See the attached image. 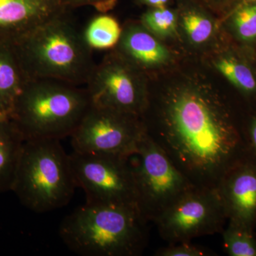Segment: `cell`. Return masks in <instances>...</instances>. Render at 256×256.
<instances>
[{
    "label": "cell",
    "instance_id": "6da1fadb",
    "mask_svg": "<svg viewBox=\"0 0 256 256\" xmlns=\"http://www.w3.org/2000/svg\"><path fill=\"white\" fill-rule=\"evenodd\" d=\"M220 92L184 82L148 89L140 118L146 133L197 188H216L222 178L250 158L248 146Z\"/></svg>",
    "mask_w": 256,
    "mask_h": 256
},
{
    "label": "cell",
    "instance_id": "7a4b0ae2",
    "mask_svg": "<svg viewBox=\"0 0 256 256\" xmlns=\"http://www.w3.org/2000/svg\"><path fill=\"white\" fill-rule=\"evenodd\" d=\"M65 12L12 42L28 80L54 79L86 85L96 63L82 31Z\"/></svg>",
    "mask_w": 256,
    "mask_h": 256
},
{
    "label": "cell",
    "instance_id": "3957f363",
    "mask_svg": "<svg viewBox=\"0 0 256 256\" xmlns=\"http://www.w3.org/2000/svg\"><path fill=\"white\" fill-rule=\"evenodd\" d=\"M148 224L137 207L86 203L60 224V238L82 256H138L148 242Z\"/></svg>",
    "mask_w": 256,
    "mask_h": 256
},
{
    "label": "cell",
    "instance_id": "277c9868",
    "mask_svg": "<svg viewBox=\"0 0 256 256\" xmlns=\"http://www.w3.org/2000/svg\"><path fill=\"white\" fill-rule=\"evenodd\" d=\"M92 106L86 88L54 79L28 80L10 119L24 140L70 137Z\"/></svg>",
    "mask_w": 256,
    "mask_h": 256
},
{
    "label": "cell",
    "instance_id": "5b68a950",
    "mask_svg": "<svg viewBox=\"0 0 256 256\" xmlns=\"http://www.w3.org/2000/svg\"><path fill=\"white\" fill-rule=\"evenodd\" d=\"M77 188L70 154L60 140H24L12 188L23 206L40 214L58 210Z\"/></svg>",
    "mask_w": 256,
    "mask_h": 256
},
{
    "label": "cell",
    "instance_id": "8992f818",
    "mask_svg": "<svg viewBox=\"0 0 256 256\" xmlns=\"http://www.w3.org/2000/svg\"><path fill=\"white\" fill-rule=\"evenodd\" d=\"M129 160L138 210L148 223H154L180 197L196 188L146 133Z\"/></svg>",
    "mask_w": 256,
    "mask_h": 256
},
{
    "label": "cell",
    "instance_id": "52a82bcc",
    "mask_svg": "<svg viewBox=\"0 0 256 256\" xmlns=\"http://www.w3.org/2000/svg\"><path fill=\"white\" fill-rule=\"evenodd\" d=\"M72 170L90 204L138 207L136 183L129 156L73 151Z\"/></svg>",
    "mask_w": 256,
    "mask_h": 256
},
{
    "label": "cell",
    "instance_id": "ba28073f",
    "mask_svg": "<svg viewBox=\"0 0 256 256\" xmlns=\"http://www.w3.org/2000/svg\"><path fill=\"white\" fill-rule=\"evenodd\" d=\"M144 134L138 114L92 105L70 138L75 152L129 156Z\"/></svg>",
    "mask_w": 256,
    "mask_h": 256
},
{
    "label": "cell",
    "instance_id": "9c48e42d",
    "mask_svg": "<svg viewBox=\"0 0 256 256\" xmlns=\"http://www.w3.org/2000/svg\"><path fill=\"white\" fill-rule=\"evenodd\" d=\"M226 214L217 188H192L154 222L168 244L222 233Z\"/></svg>",
    "mask_w": 256,
    "mask_h": 256
},
{
    "label": "cell",
    "instance_id": "30bf717a",
    "mask_svg": "<svg viewBox=\"0 0 256 256\" xmlns=\"http://www.w3.org/2000/svg\"><path fill=\"white\" fill-rule=\"evenodd\" d=\"M92 105L140 116L148 97L144 73L114 50L94 66L86 84Z\"/></svg>",
    "mask_w": 256,
    "mask_h": 256
},
{
    "label": "cell",
    "instance_id": "8fae6325",
    "mask_svg": "<svg viewBox=\"0 0 256 256\" xmlns=\"http://www.w3.org/2000/svg\"><path fill=\"white\" fill-rule=\"evenodd\" d=\"M216 188L228 222L252 230L256 223V160L250 156L234 166Z\"/></svg>",
    "mask_w": 256,
    "mask_h": 256
},
{
    "label": "cell",
    "instance_id": "7c38bea8",
    "mask_svg": "<svg viewBox=\"0 0 256 256\" xmlns=\"http://www.w3.org/2000/svg\"><path fill=\"white\" fill-rule=\"evenodd\" d=\"M70 10L66 0H0V41H14Z\"/></svg>",
    "mask_w": 256,
    "mask_h": 256
},
{
    "label": "cell",
    "instance_id": "4fadbf2b",
    "mask_svg": "<svg viewBox=\"0 0 256 256\" xmlns=\"http://www.w3.org/2000/svg\"><path fill=\"white\" fill-rule=\"evenodd\" d=\"M116 50L144 73L146 69L165 63L168 50L142 24H129L122 28Z\"/></svg>",
    "mask_w": 256,
    "mask_h": 256
},
{
    "label": "cell",
    "instance_id": "5bb4252c",
    "mask_svg": "<svg viewBox=\"0 0 256 256\" xmlns=\"http://www.w3.org/2000/svg\"><path fill=\"white\" fill-rule=\"evenodd\" d=\"M28 79L12 42L0 41V112L9 117Z\"/></svg>",
    "mask_w": 256,
    "mask_h": 256
},
{
    "label": "cell",
    "instance_id": "9a60e30c",
    "mask_svg": "<svg viewBox=\"0 0 256 256\" xmlns=\"http://www.w3.org/2000/svg\"><path fill=\"white\" fill-rule=\"evenodd\" d=\"M24 142L11 120L0 122V194L12 191Z\"/></svg>",
    "mask_w": 256,
    "mask_h": 256
},
{
    "label": "cell",
    "instance_id": "2e32d148",
    "mask_svg": "<svg viewBox=\"0 0 256 256\" xmlns=\"http://www.w3.org/2000/svg\"><path fill=\"white\" fill-rule=\"evenodd\" d=\"M122 28L112 16L100 14L92 18L82 31L84 38L92 50L116 48L122 36Z\"/></svg>",
    "mask_w": 256,
    "mask_h": 256
},
{
    "label": "cell",
    "instance_id": "e0dca14e",
    "mask_svg": "<svg viewBox=\"0 0 256 256\" xmlns=\"http://www.w3.org/2000/svg\"><path fill=\"white\" fill-rule=\"evenodd\" d=\"M224 246L230 256H256V239L252 230L228 222L222 232Z\"/></svg>",
    "mask_w": 256,
    "mask_h": 256
},
{
    "label": "cell",
    "instance_id": "ac0fdd59",
    "mask_svg": "<svg viewBox=\"0 0 256 256\" xmlns=\"http://www.w3.org/2000/svg\"><path fill=\"white\" fill-rule=\"evenodd\" d=\"M217 70L230 84L246 94L256 92V79L250 68L245 64L232 58H222L216 63Z\"/></svg>",
    "mask_w": 256,
    "mask_h": 256
},
{
    "label": "cell",
    "instance_id": "d6986e66",
    "mask_svg": "<svg viewBox=\"0 0 256 256\" xmlns=\"http://www.w3.org/2000/svg\"><path fill=\"white\" fill-rule=\"evenodd\" d=\"M141 24L154 35L170 36L176 30V16L164 6L154 8L143 15Z\"/></svg>",
    "mask_w": 256,
    "mask_h": 256
},
{
    "label": "cell",
    "instance_id": "ffe728a7",
    "mask_svg": "<svg viewBox=\"0 0 256 256\" xmlns=\"http://www.w3.org/2000/svg\"><path fill=\"white\" fill-rule=\"evenodd\" d=\"M182 26L188 40L201 44L210 40L213 33V23L205 15L190 12L183 16Z\"/></svg>",
    "mask_w": 256,
    "mask_h": 256
},
{
    "label": "cell",
    "instance_id": "44dd1931",
    "mask_svg": "<svg viewBox=\"0 0 256 256\" xmlns=\"http://www.w3.org/2000/svg\"><path fill=\"white\" fill-rule=\"evenodd\" d=\"M234 31L242 41L256 40V4L242 6L232 18Z\"/></svg>",
    "mask_w": 256,
    "mask_h": 256
},
{
    "label": "cell",
    "instance_id": "7402d4cb",
    "mask_svg": "<svg viewBox=\"0 0 256 256\" xmlns=\"http://www.w3.org/2000/svg\"><path fill=\"white\" fill-rule=\"evenodd\" d=\"M213 252L204 247L192 244L190 242L168 244L166 247L158 249L156 256H208Z\"/></svg>",
    "mask_w": 256,
    "mask_h": 256
},
{
    "label": "cell",
    "instance_id": "603a6c76",
    "mask_svg": "<svg viewBox=\"0 0 256 256\" xmlns=\"http://www.w3.org/2000/svg\"><path fill=\"white\" fill-rule=\"evenodd\" d=\"M114 0H66L69 8L92 5L100 12H106L114 5Z\"/></svg>",
    "mask_w": 256,
    "mask_h": 256
},
{
    "label": "cell",
    "instance_id": "cb8c5ba5",
    "mask_svg": "<svg viewBox=\"0 0 256 256\" xmlns=\"http://www.w3.org/2000/svg\"><path fill=\"white\" fill-rule=\"evenodd\" d=\"M248 148L252 150L256 160V116L252 118L248 128Z\"/></svg>",
    "mask_w": 256,
    "mask_h": 256
},
{
    "label": "cell",
    "instance_id": "d4e9b609",
    "mask_svg": "<svg viewBox=\"0 0 256 256\" xmlns=\"http://www.w3.org/2000/svg\"><path fill=\"white\" fill-rule=\"evenodd\" d=\"M142 3L154 6V8H163L169 0H140Z\"/></svg>",
    "mask_w": 256,
    "mask_h": 256
},
{
    "label": "cell",
    "instance_id": "484cf974",
    "mask_svg": "<svg viewBox=\"0 0 256 256\" xmlns=\"http://www.w3.org/2000/svg\"><path fill=\"white\" fill-rule=\"evenodd\" d=\"M8 118H9V117H8V116L0 112V122H2L3 120Z\"/></svg>",
    "mask_w": 256,
    "mask_h": 256
},
{
    "label": "cell",
    "instance_id": "4316f807",
    "mask_svg": "<svg viewBox=\"0 0 256 256\" xmlns=\"http://www.w3.org/2000/svg\"><path fill=\"white\" fill-rule=\"evenodd\" d=\"M247 2H256V0H246Z\"/></svg>",
    "mask_w": 256,
    "mask_h": 256
}]
</instances>
